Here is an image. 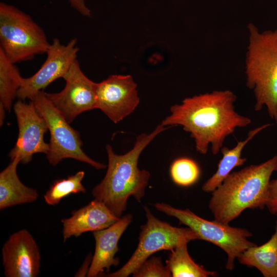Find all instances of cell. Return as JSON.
I'll list each match as a JSON object with an SVG mask.
<instances>
[{
    "mask_svg": "<svg viewBox=\"0 0 277 277\" xmlns=\"http://www.w3.org/2000/svg\"><path fill=\"white\" fill-rule=\"evenodd\" d=\"M236 95L229 89L213 90L184 98L170 107V114L161 124L165 127L179 125L193 138L197 152L206 154L211 146L217 154L226 138L237 128L246 127L251 120L237 112Z\"/></svg>",
    "mask_w": 277,
    "mask_h": 277,
    "instance_id": "obj_1",
    "label": "cell"
},
{
    "mask_svg": "<svg viewBox=\"0 0 277 277\" xmlns=\"http://www.w3.org/2000/svg\"><path fill=\"white\" fill-rule=\"evenodd\" d=\"M168 128L160 124L150 133L138 135L133 148L124 154H117L110 145L106 146L108 160L106 173L93 188L92 195L116 216L122 217L130 196L138 202L144 197L150 174L138 168L139 157L146 146Z\"/></svg>",
    "mask_w": 277,
    "mask_h": 277,
    "instance_id": "obj_2",
    "label": "cell"
},
{
    "mask_svg": "<svg viewBox=\"0 0 277 277\" xmlns=\"http://www.w3.org/2000/svg\"><path fill=\"white\" fill-rule=\"evenodd\" d=\"M274 171H277V155L261 164L231 172L211 192L209 208L214 219L229 224L247 209H263Z\"/></svg>",
    "mask_w": 277,
    "mask_h": 277,
    "instance_id": "obj_3",
    "label": "cell"
},
{
    "mask_svg": "<svg viewBox=\"0 0 277 277\" xmlns=\"http://www.w3.org/2000/svg\"><path fill=\"white\" fill-rule=\"evenodd\" d=\"M247 27L246 86L254 94V110L266 107L273 118L277 110V28L260 31L252 23Z\"/></svg>",
    "mask_w": 277,
    "mask_h": 277,
    "instance_id": "obj_4",
    "label": "cell"
},
{
    "mask_svg": "<svg viewBox=\"0 0 277 277\" xmlns=\"http://www.w3.org/2000/svg\"><path fill=\"white\" fill-rule=\"evenodd\" d=\"M0 49L13 63L46 53L50 44L42 28L16 7L0 3Z\"/></svg>",
    "mask_w": 277,
    "mask_h": 277,
    "instance_id": "obj_5",
    "label": "cell"
},
{
    "mask_svg": "<svg viewBox=\"0 0 277 277\" xmlns=\"http://www.w3.org/2000/svg\"><path fill=\"white\" fill-rule=\"evenodd\" d=\"M157 210L177 219L204 240L218 246L227 255L226 268L232 270L234 261L245 250L256 245L248 239L252 236L245 228L232 227L214 219L209 221L197 215L189 209L174 208L164 203L154 205Z\"/></svg>",
    "mask_w": 277,
    "mask_h": 277,
    "instance_id": "obj_6",
    "label": "cell"
},
{
    "mask_svg": "<svg viewBox=\"0 0 277 277\" xmlns=\"http://www.w3.org/2000/svg\"><path fill=\"white\" fill-rule=\"evenodd\" d=\"M31 101L45 121L50 132L49 150L46 155L51 165L56 166L63 159L70 158L87 163L96 169L107 167L92 160L83 151L79 132L69 125L47 98L44 90L37 92Z\"/></svg>",
    "mask_w": 277,
    "mask_h": 277,
    "instance_id": "obj_7",
    "label": "cell"
},
{
    "mask_svg": "<svg viewBox=\"0 0 277 277\" xmlns=\"http://www.w3.org/2000/svg\"><path fill=\"white\" fill-rule=\"evenodd\" d=\"M147 222L141 226L136 249L129 260L117 271L105 274L108 277H127L152 254L161 250H171L183 243L200 239L189 227L179 228L161 221L144 207Z\"/></svg>",
    "mask_w": 277,
    "mask_h": 277,
    "instance_id": "obj_8",
    "label": "cell"
},
{
    "mask_svg": "<svg viewBox=\"0 0 277 277\" xmlns=\"http://www.w3.org/2000/svg\"><path fill=\"white\" fill-rule=\"evenodd\" d=\"M63 78L66 85L61 91L45 94L69 123L80 114L97 108V83L84 74L77 59Z\"/></svg>",
    "mask_w": 277,
    "mask_h": 277,
    "instance_id": "obj_9",
    "label": "cell"
},
{
    "mask_svg": "<svg viewBox=\"0 0 277 277\" xmlns=\"http://www.w3.org/2000/svg\"><path fill=\"white\" fill-rule=\"evenodd\" d=\"M78 50L76 38L71 39L66 45L54 38L46 53V59L40 69L31 76L23 78L17 97L22 101L31 100L54 81L63 78L76 60Z\"/></svg>",
    "mask_w": 277,
    "mask_h": 277,
    "instance_id": "obj_10",
    "label": "cell"
},
{
    "mask_svg": "<svg viewBox=\"0 0 277 277\" xmlns=\"http://www.w3.org/2000/svg\"><path fill=\"white\" fill-rule=\"evenodd\" d=\"M16 116L18 135L16 143L9 153L11 160L18 157L21 163L30 162L34 154H47L49 144L44 141L48 129L46 123L38 113L33 102L29 104L19 100L13 106Z\"/></svg>",
    "mask_w": 277,
    "mask_h": 277,
    "instance_id": "obj_11",
    "label": "cell"
},
{
    "mask_svg": "<svg viewBox=\"0 0 277 277\" xmlns=\"http://www.w3.org/2000/svg\"><path fill=\"white\" fill-rule=\"evenodd\" d=\"M97 109L114 123L130 114L140 103L137 84L130 75H112L96 85Z\"/></svg>",
    "mask_w": 277,
    "mask_h": 277,
    "instance_id": "obj_12",
    "label": "cell"
},
{
    "mask_svg": "<svg viewBox=\"0 0 277 277\" xmlns=\"http://www.w3.org/2000/svg\"><path fill=\"white\" fill-rule=\"evenodd\" d=\"M2 256L6 277H36L39 273V249L26 229L10 235L2 247Z\"/></svg>",
    "mask_w": 277,
    "mask_h": 277,
    "instance_id": "obj_13",
    "label": "cell"
},
{
    "mask_svg": "<svg viewBox=\"0 0 277 277\" xmlns=\"http://www.w3.org/2000/svg\"><path fill=\"white\" fill-rule=\"evenodd\" d=\"M132 220V215L129 213L109 227L92 232L95 247L87 276H96L105 269L108 272L112 266L118 265L119 259L115 258L119 250L118 243Z\"/></svg>",
    "mask_w": 277,
    "mask_h": 277,
    "instance_id": "obj_14",
    "label": "cell"
},
{
    "mask_svg": "<svg viewBox=\"0 0 277 277\" xmlns=\"http://www.w3.org/2000/svg\"><path fill=\"white\" fill-rule=\"evenodd\" d=\"M120 219L104 203L94 199L87 205L73 210L69 217L62 219L63 241L65 242L72 236L77 237L88 231L106 228Z\"/></svg>",
    "mask_w": 277,
    "mask_h": 277,
    "instance_id": "obj_15",
    "label": "cell"
},
{
    "mask_svg": "<svg viewBox=\"0 0 277 277\" xmlns=\"http://www.w3.org/2000/svg\"><path fill=\"white\" fill-rule=\"evenodd\" d=\"M21 160L15 157L0 173V210L35 201L36 190L24 185L17 174V166Z\"/></svg>",
    "mask_w": 277,
    "mask_h": 277,
    "instance_id": "obj_16",
    "label": "cell"
},
{
    "mask_svg": "<svg viewBox=\"0 0 277 277\" xmlns=\"http://www.w3.org/2000/svg\"><path fill=\"white\" fill-rule=\"evenodd\" d=\"M271 126L265 124L250 130L246 138L237 143L231 149L223 147L221 150L222 158L220 161L216 172L202 185V190L207 193L212 192L220 186L225 179L235 167L242 166L247 159L242 157V152L246 145L258 134Z\"/></svg>",
    "mask_w": 277,
    "mask_h": 277,
    "instance_id": "obj_17",
    "label": "cell"
},
{
    "mask_svg": "<svg viewBox=\"0 0 277 277\" xmlns=\"http://www.w3.org/2000/svg\"><path fill=\"white\" fill-rule=\"evenodd\" d=\"M249 267H255L264 277H277V220L275 231L264 244L250 247L237 259Z\"/></svg>",
    "mask_w": 277,
    "mask_h": 277,
    "instance_id": "obj_18",
    "label": "cell"
},
{
    "mask_svg": "<svg viewBox=\"0 0 277 277\" xmlns=\"http://www.w3.org/2000/svg\"><path fill=\"white\" fill-rule=\"evenodd\" d=\"M188 243H183L170 250L166 265L173 277H208L217 275L215 271H208L196 263L187 250Z\"/></svg>",
    "mask_w": 277,
    "mask_h": 277,
    "instance_id": "obj_19",
    "label": "cell"
},
{
    "mask_svg": "<svg viewBox=\"0 0 277 277\" xmlns=\"http://www.w3.org/2000/svg\"><path fill=\"white\" fill-rule=\"evenodd\" d=\"M23 78L15 63L0 49V106L6 110H11Z\"/></svg>",
    "mask_w": 277,
    "mask_h": 277,
    "instance_id": "obj_20",
    "label": "cell"
},
{
    "mask_svg": "<svg viewBox=\"0 0 277 277\" xmlns=\"http://www.w3.org/2000/svg\"><path fill=\"white\" fill-rule=\"evenodd\" d=\"M85 174L84 171H79L66 179L54 181L44 195L45 202L49 205L55 206L71 194L85 193L86 190L82 183Z\"/></svg>",
    "mask_w": 277,
    "mask_h": 277,
    "instance_id": "obj_21",
    "label": "cell"
},
{
    "mask_svg": "<svg viewBox=\"0 0 277 277\" xmlns=\"http://www.w3.org/2000/svg\"><path fill=\"white\" fill-rule=\"evenodd\" d=\"M170 175L173 181L181 186H189L199 179L200 170L193 160L182 157L175 160L170 167Z\"/></svg>",
    "mask_w": 277,
    "mask_h": 277,
    "instance_id": "obj_22",
    "label": "cell"
},
{
    "mask_svg": "<svg viewBox=\"0 0 277 277\" xmlns=\"http://www.w3.org/2000/svg\"><path fill=\"white\" fill-rule=\"evenodd\" d=\"M133 277H170L168 267L165 266L161 258L152 256L142 263L132 273Z\"/></svg>",
    "mask_w": 277,
    "mask_h": 277,
    "instance_id": "obj_23",
    "label": "cell"
},
{
    "mask_svg": "<svg viewBox=\"0 0 277 277\" xmlns=\"http://www.w3.org/2000/svg\"><path fill=\"white\" fill-rule=\"evenodd\" d=\"M266 206L271 214L277 215V179L270 181Z\"/></svg>",
    "mask_w": 277,
    "mask_h": 277,
    "instance_id": "obj_24",
    "label": "cell"
},
{
    "mask_svg": "<svg viewBox=\"0 0 277 277\" xmlns=\"http://www.w3.org/2000/svg\"><path fill=\"white\" fill-rule=\"evenodd\" d=\"M70 6L80 14L84 16H90L91 10L86 4L85 0H68Z\"/></svg>",
    "mask_w": 277,
    "mask_h": 277,
    "instance_id": "obj_25",
    "label": "cell"
},
{
    "mask_svg": "<svg viewBox=\"0 0 277 277\" xmlns=\"http://www.w3.org/2000/svg\"><path fill=\"white\" fill-rule=\"evenodd\" d=\"M6 109L3 107L0 106V123L1 126L3 124L5 116Z\"/></svg>",
    "mask_w": 277,
    "mask_h": 277,
    "instance_id": "obj_26",
    "label": "cell"
},
{
    "mask_svg": "<svg viewBox=\"0 0 277 277\" xmlns=\"http://www.w3.org/2000/svg\"><path fill=\"white\" fill-rule=\"evenodd\" d=\"M275 122V123H276V126H277V110H276V113L273 117V118Z\"/></svg>",
    "mask_w": 277,
    "mask_h": 277,
    "instance_id": "obj_27",
    "label": "cell"
}]
</instances>
